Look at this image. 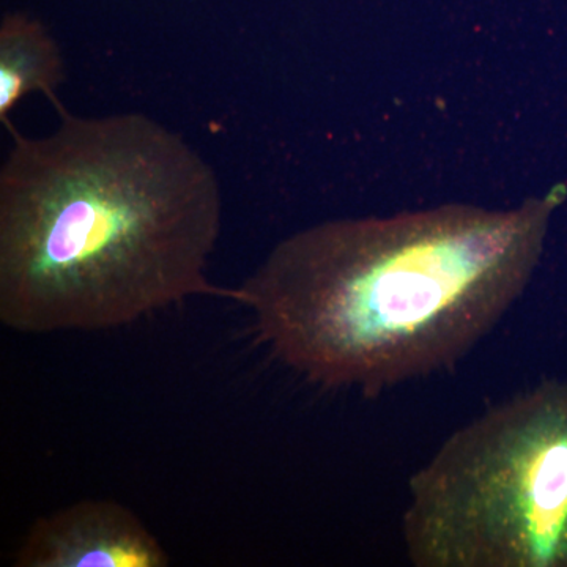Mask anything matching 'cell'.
<instances>
[{"label": "cell", "instance_id": "277c9868", "mask_svg": "<svg viewBox=\"0 0 567 567\" xmlns=\"http://www.w3.org/2000/svg\"><path fill=\"white\" fill-rule=\"evenodd\" d=\"M13 565L166 567L171 558L128 507L112 499H81L33 522Z\"/></svg>", "mask_w": 567, "mask_h": 567}, {"label": "cell", "instance_id": "5b68a950", "mask_svg": "<svg viewBox=\"0 0 567 567\" xmlns=\"http://www.w3.org/2000/svg\"><path fill=\"white\" fill-rule=\"evenodd\" d=\"M63 80L65 61L50 31L20 11L6 14L0 24V121L11 126V111L32 93L58 106L55 92Z\"/></svg>", "mask_w": 567, "mask_h": 567}, {"label": "cell", "instance_id": "6da1fadb", "mask_svg": "<svg viewBox=\"0 0 567 567\" xmlns=\"http://www.w3.org/2000/svg\"><path fill=\"white\" fill-rule=\"evenodd\" d=\"M563 185L517 207L446 204L284 238L233 300L275 360L375 395L457 363L527 289Z\"/></svg>", "mask_w": 567, "mask_h": 567}, {"label": "cell", "instance_id": "3957f363", "mask_svg": "<svg viewBox=\"0 0 567 567\" xmlns=\"http://www.w3.org/2000/svg\"><path fill=\"white\" fill-rule=\"evenodd\" d=\"M402 536L416 567H567V383L447 436L410 477Z\"/></svg>", "mask_w": 567, "mask_h": 567}, {"label": "cell", "instance_id": "7a4b0ae2", "mask_svg": "<svg viewBox=\"0 0 567 567\" xmlns=\"http://www.w3.org/2000/svg\"><path fill=\"white\" fill-rule=\"evenodd\" d=\"M54 132L13 126L0 169V322L22 334L125 327L188 298L234 289L207 278L221 185L182 134L140 112Z\"/></svg>", "mask_w": 567, "mask_h": 567}]
</instances>
